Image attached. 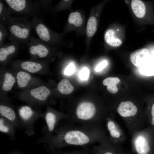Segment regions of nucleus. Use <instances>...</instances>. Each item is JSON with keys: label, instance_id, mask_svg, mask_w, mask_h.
Listing matches in <instances>:
<instances>
[{"label": "nucleus", "instance_id": "f257e3e1", "mask_svg": "<svg viewBox=\"0 0 154 154\" xmlns=\"http://www.w3.org/2000/svg\"><path fill=\"white\" fill-rule=\"evenodd\" d=\"M108 139L102 125L87 126L67 121L56 128L48 141L56 146H85Z\"/></svg>", "mask_w": 154, "mask_h": 154}, {"label": "nucleus", "instance_id": "f03ea898", "mask_svg": "<svg viewBox=\"0 0 154 154\" xmlns=\"http://www.w3.org/2000/svg\"><path fill=\"white\" fill-rule=\"evenodd\" d=\"M108 115L98 110L96 104L89 100L79 103L73 112L67 115L66 121L87 126L102 125Z\"/></svg>", "mask_w": 154, "mask_h": 154}, {"label": "nucleus", "instance_id": "7ed1b4c3", "mask_svg": "<svg viewBox=\"0 0 154 154\" xmlns=\"http://www.w3.org/2000/svg\"><path fill=\"white\" fill-rule=\"evenodd\" d=\"M132 146L138 154H154V131L147 126L132 136Z\"/></svg>", "mask_w": 154, "mask_h": 154}, {"label": "nucleus", "instance_id": "20e7f679", "mask_svg": "<svg viewBox=\"0 0 154 154\" xmlns=\"http://www.w3.org/2000/svg\"><path fill=\"white\" fill-rule=\"evenodd\" d=\"M104 122L107 134L110 141L118 145L125 141L126 135L114 118L108 115Z\"/></svg>", "mask_w": 154, "mask_h": 154}, {"label": "nucleus", "instance_id": "39448f33", "mask_svg": "<svg viewBox=\"0 0 154 154\" xmlns=\"http://www.w3.org/2000/svg\"><path fill=\"white\" fill-rule=\"evenodd\" d=\"M29 24L23 20L13 19L10 21L9 29L13 37L21 40H25L29 38L30 33Z\"/></svg>", "mask_w": 154, "mask_h": 154}, {"label": "nucleus", "instance_id": "423d86ee", "mask_svg": "<svg viewBox=\"0 0 154 154\" xmlns=\"http://www.w3.org/2000/svg\"><path fill=\"white\" fill-rule=\"evenodd\" d=\"M67 116V115L59 114L52 112H49L46 113L45 120L47 126L48 139L54 134L59 122L62 119H66Z\"/></svg>", "mask_w": 154, "mask_h": 154}, {"label": "nucleus", "instance_id": "0eeeda50", "mask_svg": "<svg viewBox=\"0 0 154 154\" xmlns=\"http://www.w3.org/2000/svg\"><path fill=\"white\" fill-rule=\"evenodd\" d=\"M99 143L94 147V154H118V144L112 142L109 139Z\"/></svg>", "mask_w": 154, "mask_h": 154}, {"label": "nucleus", "instance_id": "6e6552de", "mask_svg": "<svg viewBox=\"0 0 154 154\" xmlns=\"http://www.w3.org/2000/svg\"><path fill=\"white\" fill-rule=\"evenodd\" d=\"M151 56L147 48H142L132 52L130 55V60L133 64L139 67Z\"/></svg>", "mask_w": 154, "mask_h": 154}, {"label": "nucleus", "instance_id": "1a4fd4ad", "mask_svg": "<svg viewBox=\"0 0 154 154\" xmlns=\"http://www.w3.org/2000/svg\"><path fill=\"white\" fill-rule=\"evenodd\" d=\"M5 1L11 9L16 13H25L30 7V4L27 0H6Z\"/></svg>", "mask_w": 154, "mask_h": 154}, {"label": "nucleus", "instance_id": "9d476101", "mask_svg": "<svg viewBox=\"0 0 154 154\" xmlns=\"http://www.w3.org/2000/svg\"><path fill=\"white\" fill-rule=\"evenodd\" d=\"M29 51L33 55H38L41 58H44L48 55L49 50L45 46V44L41 42H36L30 44Z\"/></svg>", "mask_w": 154, "mask_h": 154}, {"label": "nucleus", "instance_id": "9b49d317", "mask_svg": "<svg viewBox=\"0 0 154 154\" xmlns=\"http://www.w3.org/2000/svg\"><path fill=\"white\" fill-rule=\"evenodd\" d=\"M131 7L135 15L138 18H142L146 13V7L144 3L140 0H132Z\"/></svg>", "mask_w": 154, "mask_h": 154}, {"label": "nucleus", "instance_id": "f8f14e48", "mask_svg": "<svg viewBox=\"0 0 154 154\" xmlns=\"http://www.w3.org/2000/svg\"><path fill=\"white\" fill-rule=\"evenodd\" d=\"M35 31L39 38L44 42L50 40V35L48 29L42 23L38 22L35 27Z\"/></svg>", "mask_w": 154, "mask_h": 154}, {"label": "nucleus", "instance_id": "ddd939ff", "mask_svg": "<svg viewBox=\"0 0 154 154\" xmlns=\"http://www.w3.org/2000/svg\"><path fill=\"white\" fill-rule=\"evenodd\" d=\"M139 72L147 76H154V57H151L142 66L139 67Z\"/></svg>", "mask_w": 154, "mask_h": 154}, {"label": "nucleus", "instance_id": "4468645a", "mask_svg": "<svg viewBox=\"0 0 154 154\" xmlns=\"http://www.w3.org/2000/svg\"><path fill=\"white\" fill-rule=\"evenodd\" d=\"M30 94L36 99L40 101H44L50 94V92L46 87L42 86L32 89Z\"/></svg>", "mask_w": 154, "mask_h": 154}, {"label": "nucleus", "instance_id": "2eb2a0df", "mask_svg": "<svg viewBox=\"0 0 154 154\" xmlns=\"http://www.w3.org/2000/svg\"><path fill=\"white\" fill-rule=\"evenodd\" d=\"M115 34L113 29H110L106 31L104 35L106 42L109 45L113 46H119L122 43L121 40L116 37Z\"/></svg>", "mask_w": 154, "mask_h": 154}, {"label": "nucleus", "instance_id": "dca6fc26", "mask_svg": "<svg viewBox=\"0 0 154 154\" xmlns=\"http://www.w3.org/2000/svg\"><path fill=\"white\" fill-rule=\"evenodd\" d=\"M120 81L117 77H108L105 79L103 82L104 86H107V89L110 92L114 94L118 91L116 85Z\"/></svg>", "mask_w": 154, "mask_h": 154}, {"label": "nucleus", "instance_id": "f3484780", "mask_svg": "<svg viewBox=\"0 0 154 154\" xmlns=\"http://www.w3.org/2000/svg\"><path fill=\"white\" fill-rule=\"evenodd\" d=\"M57 87L60 93L66 95L70 94L74 89L69 80L66 79H62L58 84Z\"/></svg>", "mask_w": 154, "mask_h": 154}, {"label": "nucleus", "instance_id": "a211bd4d", "mask_svg": "<svg viewBox=\"0 0 154 154\" xmlns=\"http://www.w3.org/2000/svg\"><path fill=\"white\" fill-rule=\"evenodd\" d=\"M15 44H10L1 47L0 48V61H5L8 55L15 52L16 48Z\"/></svg>", "mask_w": 154, "mask_h": 154}, {"label": "nucleus", "instance_id": "6ab92c4d", "mask_svg": "<svg viewBox=\"0 0 154 154\" xmlns=\"http://www.w3.org/2000/svg\"><path fill=\"white\" fill-rule=\"evenodd\" d=\"M21 68L29 72L34 73L40 70L42 68V65L39 63L30 61L23 62L21 64Z\"/></svg>", "mask_w": 154, "mask_h": 154}, {"label": "nucleus", "instance_id": "aec40b11", "mask_svg": "<svg viewBox=\"0 0 154 154\" xmlns=\"http://www.w3.org/2000/svg\"><path fill=\"white\" fill-rule=\"evenodd\" d=\"M0 113L1 115L11 121H14L16 115L13 110L11 108L3 105L0 106Z\"/></svg>", "mask_w": 154, "mask_h": 154}, {"label": "nucleus", "instance_id": "412c9836", "mask_svg": "<svg viewBox=\"0 0 154 154\" xmlns=\"http://www.w3.org/2000/svg\"><path fill=\"white\" fill-rule=\"evenodd\" d=\"M17 82L20 88L26 87L31 78L30 75L28 73L23 71L19 72L17 75Z\"/></svg>", "mask_w": 154, "mask_h": 154}, {"label": "nucleus", "instance_id": "4be33fe9", "mask_svg": "<svg viewBox=\"0 0 154 154\" xmlns=\"http://www.w3.org/2000/svg\"><path fill=\"white\" fill-rule=\"evenodd\" d=\"M97 21L94 16L91 17L88 19L86 26V32L89 37L92 36L97 30Z\"/></svg>", "mask_w": 154, "mask_h": 154}, {"label": "nucleus", "instance_id": "5701e85b", "mask_svg": "<svg viewBox=\"0 0 154 154\" xmlns=\"http://www.w3.org/2000/svg\"><path fill=\"white\" fill-rule=\"evenodd\" d=\"M15 82V79L12 74L7 72L4 75V80L2 88L5 91L10 90L12 88Z\"/></svg>", "mask_w": 154, "mask_h": 154}, {"label": "nucleus", "instance_id": "b1692460", "mask_svg": "<svg viewBox=\"0 0 154 154\" xmlns=\"http://www.w3.org/2000/svg\"><path fill=\"white\" fill-rule=\"evenodd\" d=\"M68 20L69 23L77 27L81 25L83 22L81 15L78 12L71 13L69 15Z\"/></svg>", "mask_w": 154, "mask_h": 154}, {"label": "nucleus", "instance_id": "393cba45", "mask_svg": "<svg viewBox=\"0 0 154 154\" xmlns=\"http://www.w3.org/2000/svg\"><path fill=\"white\" fill-rule=\"evenodd\" d=\"M33 113V112L31 108L27 106L22 107L19 111V114L21 118L25 121H28L30 119Z\"/></svg>", "mask_w": 154, "mask_h": 154}, {"label": "nucleus", "instance_id": "a878e982", "mask_svg": "<svg viewBox=\"0 0 154 154\" xmlns=\"http://www.w3.org/2000/svg\"><path fill=\"white\" fill-rule=\"evenodd\" d=\"M89 72L86 68H83L80 71L79 74L80 79L83 80H87L89 77Z\"/></svg>", "mask_w": 154, "mask_h": 154}, {"label": "nucleus", "instance_id": "bb28decb", "mask_svg": "<svg viewBox=\"0 0 154 154\" xmlns=\"http://www.w3.org/2000/svg\"><path fill=\"white\" fill-rule=\"evenodd\" d=\"M3 2L0 1V15L1 18H5V16H7L8 13H7V10L6 9L5 6Z\"/></svg>", "mask_w": 154, "mask_h": 154}, {"label": "nucleus", "instance_id": "cd10ccee", "mask_svg": "<svg viewBox=\"0 0 154 154\" xmlns=\"http://www.w3.org/2000/svg\"><path fill=\"white\" fill-rule=\"evenodd\" d=\"M75 69L74 65L73 63H71L65 69L64 71L65 74L67 75H71L74 72Z\"/></svg>", "mask_w": 154, "mask_h": 154}, {"label": "nucleus", "instance_id": "c85d7f7f", "mask_svg": "<svg viewBox=\"0 0 154 154\" xmlns=\"http://www.w3.org/2000/svg\"><path fill=\"white\" fill-rule=\"evenodd\" d=\"M0 131L5 133H8L9 131V127L4 123L3 119L1 118L0 119Z\"/></svg>", "mask_w": 154, "mask_h": 154}, {"label": "nucleus", "instance_id": "c756f323", "mask_svg": "<svg viewBox=\"0 0 154 154\" xmlns=\"http://www.w3.org/2000/svg\"><path fill=\"white\" fill-rule=\"evenodd\" d=\"M2 25L1 26L0 30V45H2L4 39L5 38L7 33L5 29L2 27Z\"/></svg>", "mask_w": 154, "mask_h": 154}, {"label": "nucleus", "instance_id": "7c9ffc66", "mask_svg": "<svg viewBox=\"0 0 154 154\" xmlns=\"http://www.w3.org/2000/svg\"><path fill=\"white\" fill-rule=\"evenodd\" d=\"M108 64L107 61L104 60L99 63L96 66V70L97 72H99L101 71L106 67Z\"/></svg>", "mask_w": 154, "mask_h": 154}, {"label": "nucleus", "instance_id": "2f4dec72", "mask_svg": "<svg viewBox=\"0 0 154 154\" xmlns=\"http://www.w3.org/2000/svg\"><path fill=\"white\" fill-rule=\"evenodd\" d=\"M68 154H87L86 152H79L72 153H70Z\"/></svg>", "mask_w": 154, "mask_h": 154}]
</instances>
